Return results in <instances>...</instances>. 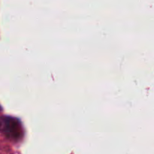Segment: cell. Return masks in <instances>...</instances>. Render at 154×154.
I'll use <instances>...</instances> for the list:
<instances>
[{
    "label": "cell",
    "mask_w": 154,
    "mask_h": 154,
    "mask_svg": "<svg viewBox=\"0 0 154 154\" xmlns=\"http://www.w3.org/2000/svg\"><path fill=\"white\" fill-rule=\"evenodd\" d=\"M0 132L13 139H18L22 135V129L19 120L11 117L0 118Z\"/></svg>",
    "instance_id": "cell-1"
}]
</instances>
